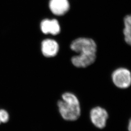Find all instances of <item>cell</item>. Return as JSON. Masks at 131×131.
Wrapping results in <instances>:
<instances>
[{"mask_svg": "<svg viewBox=\"0 0 131 131\" xmlns=\"http://www.w3.org/2000/svg\"><path fill=\"white\" fill-rule=\"evenodd\" d=\"M63 100L58 101L60 113L64 120L74 121L81 115L79 101L77 97L70 92H66L62 96Z\"/></svg>", "mask_w": 131, "mask_h": 131, "instance_id": "obj_1", "label": "cell"}, {"mask_svg": "<svg viewBox=\"0 0 131 131\" xmlns=\"http://www.w3.org/2000/svg\"><path fill=\"white\" fill-rule=\"evenodd\" d=\"M71 49L79 53L78 56L83 57H96L97 47L93 39L87 38H79L72 41Z\"/></svg>", "mask_w": 131, "mask_h": 131, "instance_id": "obj_2", "label": "cell"}, {"mask_svg": "<svg viewBox=\"0 0 131 131\" xmlns=\"http://www.w3.org/2000/svg\"><path fill=\"white\" fill-rule=\"evenodd\" d=\"M111 77L114 84L118 88L125 89L131 85V72L126 68L117 69L113 72Z\"/></svg>", "mask_w": 131, "mask_h": 131, "instance_id": "obj_3", "label": "cell"}, {"mask_svg": "<svg viewBox=\"0 0 131 131\" xmlns=\"http://www.w3.org/2000/svg\"><path fill=\"white\" fill-rule=\"evenodd\" d=\"M108 116L107 111L99 106L92 108L90 113L92 122L99 129H103L106 126Z\"/></svg>", "mask_w": 131, "mask_h": 131, "instance_id": "obj_4", "label": "cell"}, {"mask_svg": "<svg viewBox=\"0 0 131 131\" xmlns=\"http://www.w3.org/2000/svg\"><path fill=\"white\" fill-rule=\"evenodd\" d=\"M42 52L45 57L51 58L57 55L59 51V45L52 39L44 40L41 43Z\"/></svg>", "mask_w": 131, "mask_h": 131, "instance_id": "obj_5", "label": "cell"}, {"mask_svg": "<svg viewBox=\"0 0 131 131\" xmlns=\"http://www.w3.org/2000/svg\"><path fill=\"white\" fill-rule=\"evenodd\" d=\"M40 29L43 33L54 35H58L61 31L59 24L55 19H46L42 20L40 23Z\"/></svg>", "mask_w": 131, "mask_h": 131, "instance_id": "obj_6", "label": "cell"}, {"mask_svg": "<svg viewBox=\"0 0 131 131\" xmlns=\"http://www.w3.org/2000/svg\"><path fill=\"white\" fill-rule=\"evenodd\" d=\"M49 6L52 13L58 16L65 14L69 8L68 0H50Z\"/></svg>", "mask_w": 131, "mask_h": 131, "instance_id": "obj_7", "label": "cell"}, {"mask_svg": "<svg viewBox=\"0 0 131 131\" xmlns=\"http://www.w3.org/2000/svg\"><path fill=\"white\" fill-rule=\"evenodd\" d=\"M124 27L123 30L124 38H131V15H126L124 20Z\"/></svg>", "mask_w": 131, "mask_h": 131, "instance_id": "obj_8", "label": "cell"}, {"mask_svg": "<svg viewBox=\"0 0 131 131\" xmlns=\"http://www.w3.org/2000/svg\"><path fill=\"white\" fill-rule=\"evenodd\" d=\"M9 115L4 110H0V121L1 122L6 123L9 121Z\"/></svg>", "mask_w": 131, "mask_h": 131, "instance_id": "obj_9", "label": "cell"}, {"mask_svg": "<svg viewBox=\"0 0 131 131\" xmlns=\"http://www.w3.org/2000/svg\"><path fill=\"white\" fill-rule=\"evenodd\" d=\"M128 130L129 131H131V118L129 120L128 124Z\"/></svg>", "mask_w": 131, "mask_h": 131, "instance_id": "obj_10", "label": "cell"}, {"mask_svg": "<svg viewBox=\"0 0 131 131\" xmlns=\"http://www.w3.org/2000/svg\"><path fill=\"white\" fill-rule=\"evenodd\" d=\"M1 124V121H0V124Z\"/></svg>", "mask_w": 131, "mask_h": 131, "instance_id": "obj_11", "label": "cell"}]
</instances>
